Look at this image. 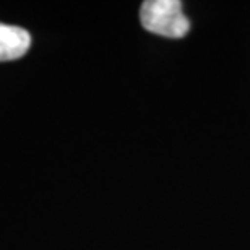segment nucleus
<instances>
[{"label":"nucleus","instance_id":"nucleus-1","mask_svg":"<svg viewBox=\"0 0 250 250\" xmlns=\"http://www.w3.org/2000/svg\"><path fill=\"white\" fill-rule=\"evenodd\" d=\"M142 26L164 38L181 39L190 31V21L179 0H148L140 8Z\"/></svg>","mask_w":250,"mask_h":250},{"label":"nucleus","instance_id":"nucleus-2","mask_svg":"<svg viewBox=\"0 0 250 250\" xmlns=\"http://www.w3.org/2000/svg\"><path fill=\"white\" fill-rule=\"evenodd\" d=\"M31 36L26 29L0 23V62L17 61L28 52Z\"/></svg>","mask_w":250,"mask_h":250}]
</instances>
